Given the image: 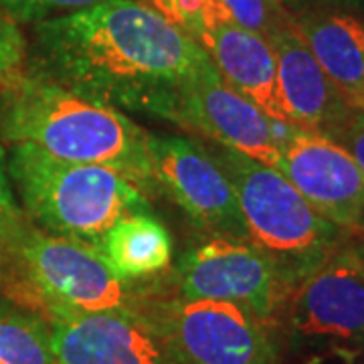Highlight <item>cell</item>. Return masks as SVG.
Masks as SVG:
<instances>
[{"label":"cell","instance_id":"obj_18","mask_svg":"<svg viewBox=\"0 0 364 364\" xmlns=\"http://www.w3.org/2000/svg\"><path fill=\"white\" fill-rule=\"evenodd\" d=\"M152 9L168 23L182 28L186 35L195 37L196 33L210 26L231 23L223 0H138Z\"/></svg>","mask_w":364,"mask_h":364},{"label":"cell","instance_id":"obj_9","mask_svg":"<svg viewBox=\"0 0 364 364\" xmlns=\"http://www.w3.org/2000/svg\"><path fill=\"white\" fill-rule=\"evenodd\" d=\"M148 154L158 193L170 196L196 227L215 237L247 241L231 181L207 146L148 132Z\"/></svg>","mask_w":364,"mask_h":364},{"label":"cell","instance_id":"obj_22","mask_svg":"<svg viewBox=\"0 0 364 364\" xmlns=\"http://www.w3.org/2000/svg\"><path fill=\"white\" fill-rule=\"evenodd\" d=\"M28 41L21 25L0 6V85L16 77L26 63Z\"/></svg>","mask_w":364,"mask_h":364},{"label":"cell","instance_id":"obj_7","mask_svg":"<svg viewBox=\"0 0 364 364\" xmlns=\"http://www.w3.org/2000/svg\"><path fill=\"white\" fill-rule=\"evenodd\" d=\"M282 318L294 350L346 360L364 352V241H346L308 275Z\"/></svg>","mask_w":364,"mask_h":364},{"label":"cell","instance_id":"obj_1","mask_svg":"<svg viewBox=\"0 0 364 364\" xmlns=\"http://www.w3.org/2000/svg\"><path fill=\"white\" fill-rule=\"evenodd\" d=\"M25 69L117 109L168 119L181 90L215 65L138 0H105L33 25Z\"/></svg>","mask_w":364,"mask_h":364},{"label":"cell","instance_id":"obj_6","mask_svg":"<svg viewBox=\"0 0 364 364\" xmlns=\"http://www.w3.org/2000/svg\"><path fill=\"white\" fill-rule=\"evenodd\" d=\"M168 364H279L272 324L231 301L166 296L152 284L136 308Z\"/></svg>","mask_w":364,"mask_h":364},{"label":"cell","instance_id":"obj_23","mask_svg":"<svg viewBox=\"0 0 364 364\" xmlns=\"http://www.w3.org/2000/svg\"><path fill=\"white\" fill-rule=\"evenodd\" d=\"M328 138L342 146L364 172V109H354L348 119Z\"/></svg>","mask_w":364,"mask_h":364},{"label":"cell","instance_id":"obj_12","mask_svg":"<svg viewBox=\"0 0 364 364\" xmlns=\"http://www.w3.org/2000/svg\"><path fill=\"white\" fill-rule=\"evenodd\" d=\"M49 326L57 364H168L136 310L71 312L51 318Z\"/></svg>","mask_w":364,"mask_h":364},{"label":"cell","instance_id":"obj_8","mask_svg":"<svg viewBox=\"0 0 364 364\" xmlns=\"http://www.w3.org/2000/svg\"><path fill=\"white\" fill-rule=\"evenodd\" d=\"M170 284L181 298L231 301L272 326L291 298L284 275L259 247L227 237H213L188 249Z\"/></svg>","mask_w":364,"mask_h":364},{"label":"cell","instance_id":"obj_19","mask_svg":"<svg viewBox=\"0 0 364 364\" xmlns=\"http://www.w3.org/2000/svg\"><path fill=\"white\" fill-rule=\"evenodd\" d=\"M28 223L25 210L14 193L13 181L9 174L6 148L0 144V284L9 272L14 245Z\"/></svg>","mask_w":364,"mask_h":364},{"label":"cell","instance_id":"obj_10","mask_svg":"<svg viewBox=\"0 0 364 364\" xmlns=\"http://www.w3.org/2000/svg\"><path fill=\"white\" fill-rule=\"evenodd\" d=\"M324 219L354 233L364 229V172L334 140L284 124L273 164Z\"/></svg>","mask_w":364,"mask_h":364},{"label":"cell","instance_id":"obj_3","mask_svg":"<svg viewBox=\"0 0 364 364\" xmlns=\"http://www.w3.org/2000/svg\"><path fill=\"white\" fill-rule=\"evenodd\" d=\"M6 162L26 219L47 233L97 247L122 217L150 210V198L116 170L67 162L31 144H13Z\"/></svg>","mask_w":364,"mask_h":364},{"label":"cell","instance_id":"obj_13","mask_svg":"<svg viewBox=\"0 0 364 364\" xmlns=\"http://www.w3.org/2000/svg\"><path fill=\"white\" fill-rule=\"evenodd\" d=\"M275 57L277 90L287 117L301 130L330 136L352 109L304 43L294 18L267 37Z\"/></svg>","mask_w":364,"mask_h":364},{"label":"cell","instance_id":"obj_4","mask_svg":"<svg viewBox=\"0 0 364 364\" xmlns=\"http://www.w3.org/2000/svg\"><path fill=\"white\" fill-rule=\"evenodd\" d=\"M210 152L231 181L247 241L275 263L294 294L348 241V231L324 219L279 170L223 146Z\"/></svg>","mask_w":364,"mask_h":364},{"label":"cell","instance_id":"obj_14","mask_svg":"<svg viewBox=\"0 0 364 364\" xmlns=\"http://www.w3.org/2000/svg\"><path fill=\"white\" fill-rule=\"evenodd\" d=\"M193 39L207 51L221 77L233 90L275 122L291 124L279 100L277 69L269 41L233 23L205 28Z\"/></svg>","mask_w":364,"mask_h":364},{"label":"cell","instance_id":"obj_16","mask_svg":"<svg viewBox=\"0 0 364 364\" xmlns=\"http://www.w3.org/2000/svg\"><path fill=\"white\" fill-rule=\"evenodd\" d=\"M97 249L126 282H148L172 263V237L150 210L132 213L114 223Z\"/></svg>","mask_w":364,"mask_h":364},{"label":"cell","instance_id":"obj_5","mask_svg":"<svg viewBox=\"0 0 364 364\" xmlns=\"http://www.w3.org/2000/svg\"><path fill=\"white\" fill-rule=\"evenodd\" d=\"M150 282L122 279L95 245L47 233L31 221L2 279L11 298L33 301L47 320L71 312L134 310Z\"/></svg>","mask_w":364,"mask_h":364},{"label":"cell","instance_id":"obj_15","mask_svg":"<svg viewBox=\"0 0 364 364\" xmlns=\"http://www.w3.org/2000/svg\"><path fill=\"white\" fill-rule=\"evenodd\" d=\"M304 43L352 109H364V21L338 11L294 16Z\"/></svg>","mask_w":364,"mask_h":364},{"label":"cell","instance_id":"obj_11","mask_svg":"<svg viewBox=\"0 0 364 364\" xmlns=\"http://www.w3.org/2000/svg\"><path fill=\"white\" fill-rule=\"evenodd\" d=\"M166 122L217 146L273 166L279 154V124L233 90L217 67L188 81Z\"/></svg>","mask_w":364,"mask_h":364},{"label":"cell","instance_id":"obj_17","mask_svg":"<svg viewBox=\"0 0 364 364\" xmlns=\"http://www.w3.org/2000/svg\"><path fill=\"white\" fill-rule=\"evenodd\" d=\"M0 364H57L45 316L0 296Z\"/></svg>","mask_w":364,"mask_h":364},{"label":"cell","instance_id":"obj_20","mask_svg":"<svg viewBox=\"0 0 364 364\" xmlns=\"http://www.w3.org/2000/svg\"><path fill=\"white\" fill-rule=\"evenodd\" d=\"M231 23L261 37L289 23L294 16L287 13L286 0H223Z\"/></svg>","mask_w":364,"mask_h":364},{"label":"cell","instance_id":"obj_21","mask_svg":"<svg viewBox=\"0 0 364 364\" xmlns=\"http://www.w3.org/2000/svg\"><path fill=\"white\" fill-rule=\"evenodd\" d=\"M105 0H0V6L18 25H37L49 18L91 9Z\"/></svg>","mask_w":364,"mask_h":364},{"label":"cell","instance_id":"obj_2","mask_svg":"<svg viewBox=\"0 0 364 364\" xmlns=\"http://www.w3.org/2000/svg\"><path fill=\"white\" fill-rule=\"evenodd\" d=\"M0 144H31L67 162L105 166L148 198L160 195L142 126L114 105L28 69L0 85Z\"/></svg>","mask_w":364,"mask_h":364}]
</instances>
